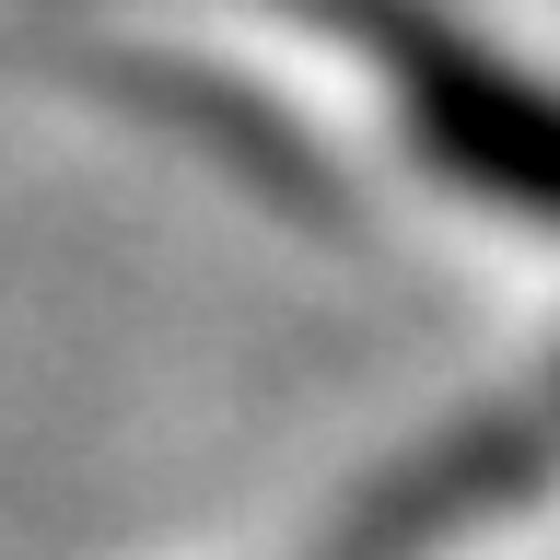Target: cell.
I'll return each mask as SVG.
<instances>
[{
	"label": "cell",
	"mask_w": 560,
	"mask_h": 560,
	"mask_svg": "<svg viewBox=\"0 0 560 560\" xmlns=\"http://www.w3.org/2000/svg\"><path fill=\"white\" fill-rule=\"evenodd\" d=\"M549 467H560V385L537 397V409H502V420H479V432L432 444L385 502H362V525H350L339 560H409V549H432V537H455V525L525 502Z\"/></svg>",
	"instance_id": "7a4b0ae2"
},
{
	"label": "cell",
	"mask_w": 560,
	"mask_h": 560,
	"mask_svg": "<svg viewBox=\"0 0 560 560\" xmlns=\"http://www.w3.org/2000/svg\"><path fill=\"white\" fill-rule=\"evenodd\" d=\"M292 12L385 70V105H397V129L420 140L432 175H455L467 199L525 210V222H560V94L549 82L490 59L479 35L432 24L420 0H292Z\"/></svg>",
	"instance_id": "6da1fadb"
}]
</instances>
